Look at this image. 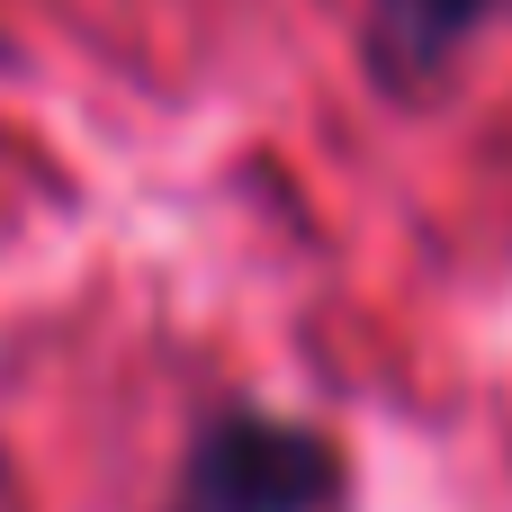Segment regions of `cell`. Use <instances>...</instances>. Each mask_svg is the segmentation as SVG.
Instances as JSON below:
<instances>
[{"label": "cell", "mask_w": 512, "mask_h": 512, "mask_svg": "<svg viewBox=\"0 0 512 512\" xmlns=\"http://www.w3.org/2000/svg\"><path fill=\"white\" fill-rule=\"evenodd\" d=\"M351 468L315 423L216 414L180 459V512H342Z\"/></svg>", "instance_id": "6da1fadb"}, {"label": "cell", "mask_w": 512, "mask_h": 512, "mask_svg": "<svg viewBox=\"0 0 512 512\" xmlns=\"http://www.w3.org/2000/svg\"><path fill=\"white\" fill-rule=\"evenodd\" d=\"M486 18H504V0H369V18H360V54H369L378 90L423 99V90L477 45Z\"/></svg>", "instance_id": "7a4b0ae2"}]
</instances>
